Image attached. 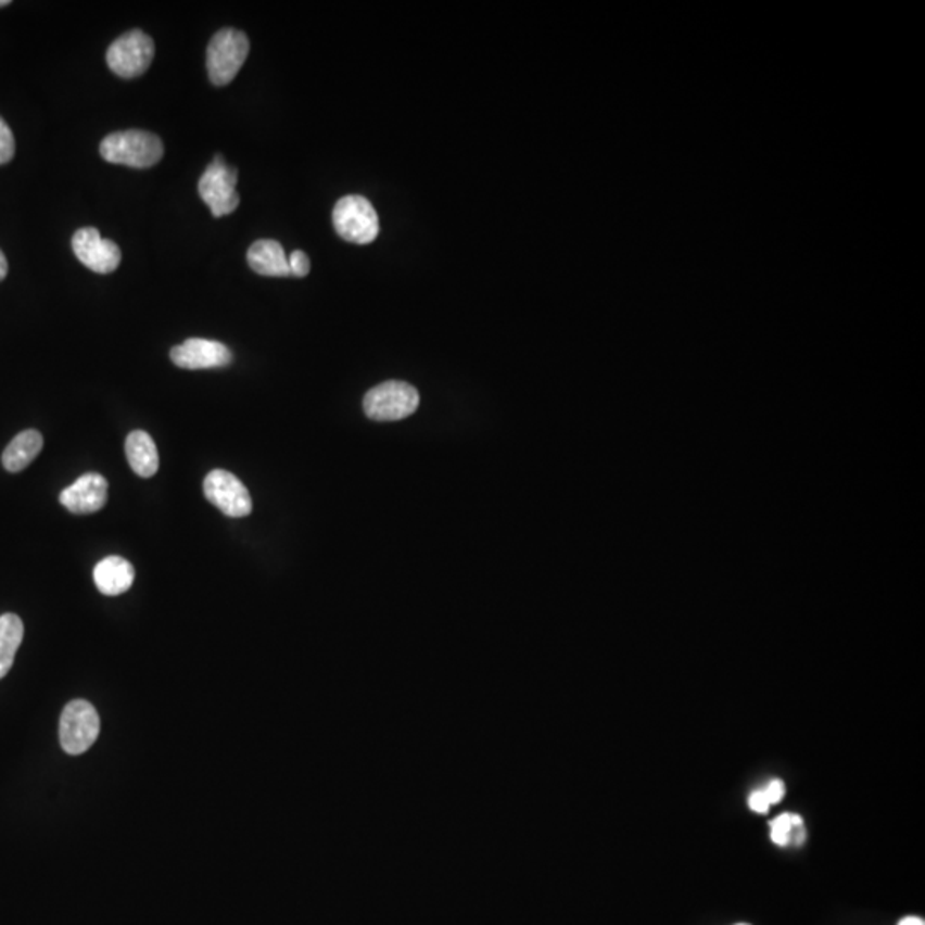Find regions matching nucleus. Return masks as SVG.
Segmentation results:
<instances>
[{
  "label": "nucleus",
  "instance_id": "nucleus-24",
  "mask_svg": "<svg viewBox=\"0 0 925 925\" xmlns=\"http://www.w3.org/2000/svg\"><path fill=\"white\" fill-rule=\"evenodd\" d=\"M9 4H11V2H9V0H0V8H5V5H9Z\"/></svg>",
  "mask_w": 925,
  "mask_h": 925
},
{
  "label": "nucleus",
  "instance_id": "nucleus-2",
  "mask_svg": "<svg viewBox=\"0 0 925 925\" xmlns=\"http://www.w3.org/2000/svg\"><path fill=\"white\" fill-rule=\"evenodd\" d=\"M249 38L239 29H219L207 47V74L213 85L227 86L236 79L249 55Z\"/></svg>",
  "mask_w": 925,
  "mask_h": 925
},
{
  "label": "nucleus",
  "instance_id": "nucleus-11",
  "mask_svg": "<svg viewBox=\"0 0 925 925\" xmlns=\"http://www.w3.org/2000/svg\"><path fill=\"white\" fill-rule=\"evenodd\" d=\"M62 506L73 515H93L105 508L109 482L100 473H85L61 492Z\"/></svg>",
  "mask_w": 925,
  "mask_h": 925
},
{
  "label": "nucleus",
  "instance_id": "nucleus-4",
  "mask_svg": "<svg viewBox=\"0 0 925 925\" xmlns=\"http://www.w3.org/2000/svg\"><path fill=\"white\" fill-rule=\"evenodd\" d=\"M333 225L338 236L352 244H372L379 236L378 213L372 203L362 195H345L333 210Z\"/></svg>",
  "mask_w": 925,
  "mask_h": 925
},
{
  "label": "nucleus",
  "instance_id": "nucleus-18",
  "mask_svg": "<svg viewBox=\"0 0 925 925\" xmlns=\"http://www.w3.org/2000/svg\"><path fill=\"white\" fill-rule=\"evenodd\" d=\"M16 153V141L4 118L0 117V165L11 162Z\"/></svg>",
  "mask_w": 925,
  "mask_h": 925
},
{
  "label": "nucleus",
  "instance_id": "nucleus-25",
  "mask_svg": "<svg viewBox=\"0 0 925 925\" xmlns=\"http://www.w3.org/2000/svg\"><path fill=\"white\" fill-rule=\"evenodd\" d=\"M739 925H747V924H739Z\"/></svg>",
  "mask_w": 925,
  "mask_h": 925
},
{
  "label": "nucleus",
  "instance_id": "nucleus-9",
  "mask_svg": "<svg viewBox=\"0 0 925 925\" xmlns=\"http://www.w3.org/2000/svg\"><path fill=\"white\" fill-rule=\"evenodd\" d=\"M73 249L77 259L91 271L106 275L115 271L123 259L121 249L112 240L103 239L97 228L86 227L73 237Z\"/></svg>",
  "mask_w": 925,
  "mask_h": 925
},
{
  "label": "nucleus",
  "instance_id": "nucleus-20",
  "mask_svg": "<svg viewBox=\"0 0 925 925\" xmlns=\"http://www.w3.org/2000/svg\"><path fill=\"white\" fill-rule=\"evenodd\" d=\"M763 791L764 796H766L768 802H770V806L778 803L785 796L784 782H782V780H773V782H771Z\"/></svg>",
  "mask_w": 925,
  "mask_h": 925
},
{
  "label": "nucleus",
  "instance_id": "nucleus-5",
  "mask_svg": "<svg viewBox=\"0 0 925 925\" xmlns=\"http://www.w3.org/2000/svg\"><path fill=\"white\" fill-rule=\"evenodd\" d=\"M100 717L97 708L85 699H74L62 711L59 737L67 755L79 756L97 743Z\"/></svg>",
  "mask_w": 925,
  "mask_h": 925
},
{
  "label": "nucleus",
  "instance_id": "nucleus-3",
  "mask_svg": "<svg viewBox=\"0 0 925 925\" xmlns=\"http://www.w3.org/2000/svg\"><path fill=\"white\" fill-rule=\"evenodd\" d=\"M420 396L414 385L403 381H388L367 391L364 411L376 422H396L415 414Z\"/></svg>",
  "mask_w": 925,
  "mask_h": 925
},
{
  "label": "nucleus",
  "instance_id": "nucleus-17",
  "mask_svg": "<svg viewBox=\"0 0 925 925\" xmlns=\"http://www.w3.org/2000/svg\"><path fill=\"white\" fill-rule=\"evenodd\" d=\"M802 824V818L799 814H782L775 821H771V840L780 847H787L790 845L794 829Z\"/></svg>",
  "mask_w": 925,
  "mask_h": 925
},
{
  "label": "nucleus",
  "instance_id": "nucleus-21",
  "mask_svg": "<svg viewBox=\"0 0 925 925\" xmlns=\"http://www.w3.org/2000/svg\"><path fill=\"white\" fill-rule=\"evenodd\" d=\"M749 808L755 812H759V814H766L770 811V802H768L766 796H764L763 790H758L749 797Z\"/></svg>",
  "mask_w": 925,
  "mask_h": 925
},
{
  "label": "nucleus",
  "instance_id": "nucleus-1",
  "mask_svg": "<svg viewBox=\"0 0 925 925\" xmlns=\"http://www.w3.org/2000/svg\"><path fill=\"white\" fill-rule=\"evenodd\" d=\"M103 160L132 168H150L163 159V142L147 130H123L106 136L100 144Z\"/></svg>",
  "mask_w": 925,
  "mask_h": 925
},
{
  "label": "nucleus",
  "instance_id": "nucleus-7",
  "mask_svg": "<svg viewBox=\"0 0 925 925\" xmlns=\"http://www.w3.org/2000/svg\"><path fill=\"white\" fill-rule=\"evenodd\" d=\"M154 58V43L147 33L132 29L110 46L106 64L121 77H138L147 73Z\"/></svg>",
  "mask_w": 925,
  "mask_h": 925
},
{
  "label": "nucleus",
  "instance_id": "nucleus-16",
  "mask_svg": "<svg viewBox=\"0 0 925 925\" xmlns=\"http://www.w3.org/2000/svg\"><path fill=\"white\" fill-rule=\"evenodd\" d=\"M25 636V625L16 613L0 616V679L13 669L14 658Z\"/></svg>",
  "mask_w": 925,
  "mask_h": 925
},
{
  "label": "nucleus",
  "instance_id": "nucleus-19",
  "mask_svg": "<svg viewBox=\"0 0 925 925\" xmlns=\"http://www.w3.org/2000/svg\"><path fill=\"white\" fill-rule=\"evenodd\" d=\"M289 266L292 277L304 278L311 273V259L302 251H295L290 254Z\"/></svg>",
  "mask_w": 925,
  "mask_h": 925
},
{
  "label": "nucleus",
  "instance_id": "nucleus-6",
  "mask_svg": "<svg viewBox=\"0 0 925 925\" xmlns=\"http://www.w3.org/2000/svg\"><path fill=\"white\" fill-rule=\"evenodd\" d=\"M237 180L239 174L236 168L230 167L221 156H216L198 183V191L210 212L215 218L227 216L236 212L240 204V195L237 192Z\"/></svg>",
  "mask_w": 925,
  "mask_h": 925
},
{
  "label": "nucleus",
  "instance_id": "nucleus-10",
  "mask_svg": "<svg viewBox=\"0 0 925 925\" xmlns=\"http://www.w3.org/2000/svg\"><path fill=\"white\" fill-rule=\"evenodd\" d=\"M175 366L187 370L219 369L231 364V352L219 341L191 338L170 350Z\"/></svg>",
  "mask_w": 925,
  "mask_h": 925
},
{
  "label": "nucleus",
  "instance_id": "nucleus-13",
  "mask_svg": "<svg viewBox=\"0 0 925 925\" xmlns=\"http://www.w3.org/2000/svg\"><path fill=\"white\" fill-rule=\"evenodd\" d=\"M248 263L261 277L287 278L290 275L289 256L277 240H257L249 248Z\"/></svg>",
  "mask_w": 925,
  "mask_h": 925
},
{
  "label": "nucleus",
  "instance_id": "nucleus-14",
  "mask_svg": "<svg viewBox=\"0 0 925 925\" xmlns=\"http://www.w3.org/2000/svg\"><path fill=\"white\" fill-rule=\"evenodd\" d=\"M126 456L129 467L141 479H151L160 468L159 447L148 432H130L126 439Z\"/></svg>",
  "mask_w": 925,
  "mask_h": 925
},
{
  "label": "nucleus",
  "instance_id": "nucleus-8",
  "mask_svg": "<svg viewBox=\"0 0 925 925\" xmlns=\"http://www.w3.org/2000/svg\"><path fill=\"white\" fill-rule=\"evenodd\" d=\"M206 499L228 518H245L251 515L252 499L248 487L227 470H213L203 483Z\"/></svg>",
  "mask_w": 925,
  "mask_h": 925
},
{
  "label": "nucleus",
  "instance_id": "nucleus-22",
  "mask_svg": "<svg viewBox=\"0 0 925 925\" xmlns=\"http://www.w3.org/2000/svg\"><path fill=\"white\" fill-rule=\"evenodd\" d=\"M9 266L8 259H5L4 254L0 251V281L4 280L8 277Z\"/></svg>",
  "mask_w": 925,
  "mask_h": 925
},
{
  "label": "nucleus",
  "instance_id": "nucleus-12",
  "mask_svg": "<svg viewBox=\"0 0 925 925\" xmlns=\"http://www.w3.org/2000/svg\"><path fill=\"white\" fill-rule=\"evenodd\" d=\"M94 585L106 597L123 595L135 583V568L121 556H110L98 562L93 571Z\"/></svg>",
  "mask_w": 925,
  "mask_h": 925
},
{
  "label": "nucleus",
  "instance_id": "nucleus-15",
  "mask_svg": "<svg viewBox=\"0 0 925 925\" xmlns=\"http://www.w3.org/2000/svg\"><path fill=\"white\" fill-rule=\"evenodd\" d=\"M41 447H43V438H41L40 432L33 431V429L21 432L5 447L2 465L9 473L23 471L40 455Z\"/></svg>",
  "mask_w": 925,
  "mask_h": 925
},
{
  "label": "nucleus",
  "instance_id": "nucleus-23",
  "mask_svg": "<svg viewBox=\"0 0 925 925\" xmlns=\"http://www.w3.org/2000/svg\"><path fill=\"white\" fill-rule=\"evenodd\" d=\"M898 925H925V922L918 917H907L900 922Z\"/></svg>",
  "mask_w": 925,
  "mask_h": 925
}]
</instances>
